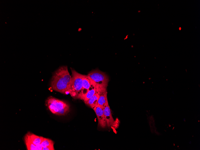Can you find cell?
<instances>
[{
    "mask_svg": "<svg viewBox=\"0 0 200 150\" xmlns=\"http://www.w3.org/2000/svg\"><path fill=\"white\" fill-rule=\"evenodd\" d=\"M99 93V97L97 105L103 108L107 104H108L107 98V88L96 89Z\"/></svg>",
    "mask_w": 200,
    "mask_h": 150,
    "instance_id": "obj_7",
    "label": "cell"
},
{
    "mask_svg": "<svg viewBox=\"0 0 200 150\" xmlns=\"http://www.w3.org/2000/svg\"><path fill=\"white\" fill-rule=\"evenodd\" d=\"M103 109L106 119L107 126L108 128L114 127L116 122L112 116L108 104L105 105Z\"/></svg>",
    "mask_w": 200,
    "mask_h": 150,
    "instance_id": "obj_6",
    "label": "cell"
},
{
    "mask_svg": "<svg viewBox=\"0 0 200 150\" xmlns=\"http://www.w3.org/2000/svg\"><path fill=\"white\" fill-rule=\"evenodd\" d=\"M27 134L32 143L36 146L40 145L44 137L35 135L31 132H28Z\"/></svg>",
    "mask_w": 200,
    "mask_h": 150,
    "instance_id": "obj_12",
    "label": "cell"
},
{
    "mask_svg": "<svg viewBox=\"0 0 200 150\" xmlns=\"http://www.w3.org/2000/svg\"><path fill=\"white\" fill-rule=\"evenodd\" d=\"M189 143L190 144H191V141H190V142H189Z\"/></svg>",
    "mask_w": 200,
    "mask_h": 150,
    "instance_id": "obj_16",
    "label": "cell"
},
{
    "mask_svg": "<svg viewBox=\"0 0 200 150\" xmlns=\"http://www.w3.org/2000/svg\"><path fill=\"white\" fill-rule=\"evenodd\" d=\"M99 97V93L98 90L95 94L85 104L91 108L93 109L97 105Z\"/></svg>",
    "mask_w": 200,
    "mask_h": 150,
    "instance_id": "obj_11",
    "label": "cell"
},
{
    "mask_svg": "<svg viewBox=\"0 0 200 150\" xmlns=\"http://www.w3.org/2000/svg\"><path fill=\"white\" fill-rule=\"evenodd\" d=\"M54 145L50 146L45 147L43 148L42 150H54Z\"/></svg>",
    "mask_w": 200,
    "mask_h": 150,
    "instance_id": "obj_14",
    "label": "cell"
},
{
    "mask_svg": "<svg viewBox=\"0 0 200 150\" xmlns=\"http://www.w3.org/2000/svg\"><path fill=\"white\" fill-rule=\"evenodd\" d=\"M90 80L91 83L90 88L88 91L82 99L85 103L92 97L95 94L96 91V84L90 79Z\"/></svg>",
    "mask_w": 200,
    "mask_h": 150,
    "instance_id": "obj_10",
    "label": "cell"
},
{
    "mask_svg": "<svg viewBox=\"0 0 200 150\" xmlns=\"http://www.w3.org/2000/svg\"><path fill=\"white\" fill-rule=\"evenodd\" d=\"M71 79L68 87V92L75 99H78L82 88L84 75L81 74L73 69Z\"/></svg>",
    "mask_w": 200,
    "mask_h": 150,
    "instance_id": "obj_3",
    "label": "cell"
},
{
    "mask_svg": "<svg viewBox=\"0 0 200 150\" xmlns=\"http://www.w3.org/2000/svg\"><path fill=\"white\" fill-rule=\"evenodd\" d=\"M183 120L185 122V119L184 118L183 119Z\"/></svg>",
    "mask_w": 200,
    "mask_h": 150,
    "instance_id": "obj_15",
    "label": "cell"
},
{
    "mask_svg": "<svg viewBox=\"0 0 200 150\" xmlns=\"http://www.w3.org/2000/svg\"><path fill=\"white\" fill-rule=\"evenodd\" d=\"M46 104L50 111L56 115L65 116L70 111V106L68 103L53 96L47 98Z\"/></svg>",
    "mask_w": 200,
    "mask_h": 150,
    "instance_id": "obj_2",
    "label": "cell"
},
{
    "mask_svg": "<svg viewBox=\"0 0 200 150\" xmlns=\"http://www.w3.org/2000/svg\"><path fill=\"white\" fill-rule=\"evenodd\" d=\"M91 81L87 75H84L83 79L82 88L78 99L82 100L88 91L90 86Z\"/></svg>",
    "mask_w": 200,
    "mask_h": 150,
    "instance_id": "obj_8",
    "label": "cell"
},
{
    "mask_svg": "<svg viewBox=\"0 0 200 150\" xmlns=\"http://www.w3.org/2000/svg\"><path fill=\"white\" fill-rule=\"evenodd\" d=\"M98 120V125L99 127L104 128L107 126L106 122L103 108L97 105L93 109Z\"/></svg>",
    "mask_w": 200,
    "mask_h": 150,
    "instance_id": "obj_5",
    "label": "cell"
},
{
    "mask_svg": "<svg viewBox=\"0 0 200 150\" xmlns=\"http://www.w3.org/2000/svg\"><path fill=\"white\" fill-rule=\"evenodd\" d=\"M71 76L67 66L59 67L53 73L51 82V89L64 94L68 92Z\"/></svg>",
    "mask_w": 200,
    "mask_h": 150,
    "instance_id": "obj_1",
    "label": "cell"
},
{
    "mask_svg": "<svg viewBox=\"0 0 200 150\" xmlns=\"http://www.w3.org/2000/svg\"><path fill=\"white\" fill-rule=\"evenodd\" d=\"M87 75L96 84V89L107 88L109 79L104 72L96 69L91 71Z\"/></svg>",
    "mask_w": 200,
    "mask_h": 150,
    "instance_id": "obj_4",
    "label": "cell"
},
{
    "mask_svg": "<svg viewBox=\"0 0 200 150\" xmlns=\"http://www.w3.org/2000/svg\"><path fill=\"white\" fill-rule=\"evenodd\" d=\"M24 140L27 149L28 150H41L43 147L40 144L36 146L33 144L31 141L29 137L26 134L24 137Z\"/></svg>",
    "mask_w": 200,
    "mask_h": 150,
    "instance_id": "obj_9",
    "label": "cell"
},
{
    "mask_svg": "<svg viewBox=\"0 0 200 150\" xmlns=\"http://www.w3.org/2000/svg\"><path fill=\"white\" fill-rule=\"evenodd\" d=\"M54 142L51 140L44 137L40 145L43 148L51 145H54Z\"/></svg>",
    "mask_w": 200,
    "mask_h": 150,
    "instance_id": "obj_13",
    "label": "cell"
}]
</instances>
